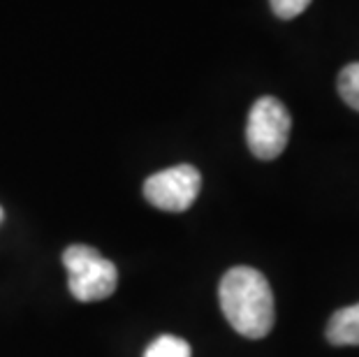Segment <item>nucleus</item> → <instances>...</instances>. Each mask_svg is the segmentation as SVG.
Returning a JSON list of instances; mask_svg holds the SVG:
<instances>
[{"mask_svg":"<svg viewBox=\"0 0 359 357\" xmlns=\"http://www.w3.org/2000/svg\"><path fill=\"white\" fill-rule=\"evenodd\" d=\"M339 93L348 107L359 112V63H350L339 74Z\"/></svg>","mask_w":359,"mask_h":357,"instance_id":"obj_6","label":"nucleus"},{"mask_svg":"<svg viewBox=\"0 0 359 357\" xmlns=\"http://www.w3.org/2000/svg\"><path fill=\"white\" fill-rule=\"evenodd\" d=\"M63 264L67 269V288L79 302L104 299L116 290L118 271L111 260L102 257L93 246L74 244L63 253Z\"/></svg>","mask_w":359,"mask_h":357,"instance_id":"obj_2","label":"nucleus"},{"mask_svg":"<svg viewBox=\"0 0 359 357\" xmlns=\"http://www.w3.org/2000/svg\"><path fill=\"white\" fill-rule=\"evenodd\" d=\"M278 19H294L311 5V0H269Z\"/></svg>","mask_w":359,"mask_h":357,"instance_id":"obj_8","label":"nucleus"},{"mask_svg":"<svg viewBox=\"0 0 359 357\" xmlns=\"http://www.w3.org/2000/svg\"><path fill=\"white\" fill-rule=\"evenodd\" d=\"M327 339L334 346H359V302L339 309L327 325Z\"/></svg>","mask_w":359,"mask_h":357,"instance_id":"obj_5","label":"nucleus"},{"mask_svg":"<svg viewBox=\"0 0 359 357\" xmlns=\"http://www.w3.org/2000/svg\"><path fill=\"white\" fill-rule=\"evenodd\" d=\"M220 309L232 325L246 339H262L271 332L276 321L273 292L262 271L253 267H232L218 288Z\"/></svg>","mask_w":359,"mask_h":357,"instance_id":"obj_1","label":"nucleus"},{"mask_svg":"<svg viewBox=\"0 0 359 357\" xmlns=\"http://www.w3.org/2000/svg\"><path fill=\"white\" fill-rule=\"evenodd\" d=\"M144 357H190V346L179 337L165 334V337H158L154 344L147 348Z\"/></svg>","mask_w":359,"mask_h":357,"instance_id":"obj_7","label":"nucleus"},{"mask_svg":"<svg viewBox=\"0 0 359 357\" xmlns=\"http://www.w3.org/2000/svg\"><path fill=\"white\" fill-rule=\"evenodd\" d=\"M202 191V174L193 165H174L144 181V197L163 211H186Z\"/></svg>","mask_w":359,"mask_h":357,"instance_id":"obj_4","label":"nucleus"},{"mask_svg":"<svg viewBox=\"0 0 359 357\" xmlns=\"http://www.w3.org/2000/svg\"><path fill=\"white\" fill-rule=\"evenodd\" d=\"M292 119L285 109V105L276 97L264 95L250 107L246 142L250 154L259 161H273L287 147Z\"/></svg>","mask_w":359,"mask_h":357,"instance_id":"obj_3","label":"nucleus"},{"mask_svg":"<svg viewBox=\"0 0 359 357\" xmlns=\"http://www.w3.org/2000/svg\"><path fill=\"white\" fill-rule=\"evenodd\" d=\"M0 218H3V209H0Z\"/></svg>","mask_w":359,"mask_h":357,"instance_id":"obj_9","label":"nucleus"}]
</instances>
